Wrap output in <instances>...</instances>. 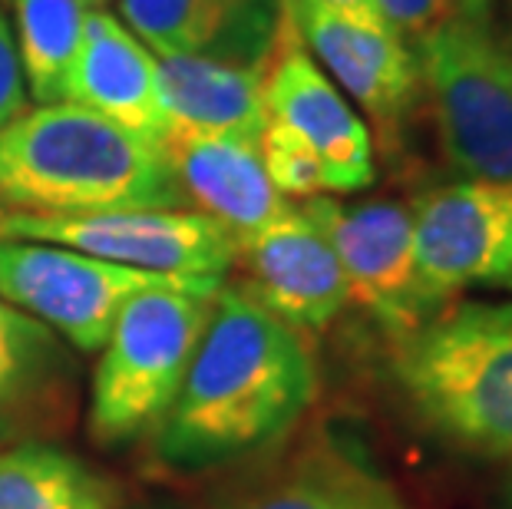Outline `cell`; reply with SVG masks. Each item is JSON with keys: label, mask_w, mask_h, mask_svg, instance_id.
<instances>
[{"label": "cell", "mask_w": 512, "mask_h": 509, "mask_svg": "<svg viewBox=\"0 0 512 509\" xmlns=\"http://www.w3.org/2000/svg\"><path fill=\"white\" fill-rule=\"evenodd\" d=\"M288 20L304 47L314 50L324 70L370 116L380 139L394 146L423 93L410 43L387 24H364L324 0H291Z\"/></svg>", "instance_id": "cell-10"}, {"label": "cell", "mask_w": 512, "mask_h": 509, "mask_svg": "<svg viewBox=\"0 0 512 509\" xmlns=\"http://www.w3.org/2000/svg\"><path fill=\"white\" fill-rule=\"evenodd\" d=\"M119 209H189L159 143L76 103L24 110L0 129V212Z\"/></svg>", "instance_id": "cell-2"}, {"label": "cell", "mask_w": 512, "mask_h": 509, "mask_svg": "<svg viewBox=\"0 0 512 509\" xmlns=\"http://www.w3.org/2000/svg\"><path fill=\"white\" fill-rule=\"evenodd\" d=\"M258 153L261 162H265L271 186L285 199H314L321 192H328L318 153L281 119L268 116L265 133L258 139Z\"/></svg>", "instance_id": "cell-21"}, {"label": "cell", "mask_w": 512, "mask_h": 509, "mask_svg": "<svg viewBox=\"0 0 512 509\" xmlns=\"http://www.w3.org/2000/svg\"><path fill=\"white\" fill-rule=\"evenodd\" d=\"M90 10H106V4H113V0H83Z\"/></svg>", "instance_id": "cell-27"}, {"label": "cell", "mask_w": 512, "mask_h": 509, "mask_svg": "<svg viewBox=\"0 0 512 509\" xmlns=\"http://www.w3.org/2000/svg\"><path fill=\"white\" fill-rule=\"evenodd\" d=\"M453 10L466 20H476V24H493V10L496 0H450Z\"/></svg>", "instance_id": "cell-26"}, {"label": "cell", "mask_w": 512, "mask_h": 509, "mask_svg": "<svg viewBox=\"0 0 512 509\" xmlns=\"http://www.w3.org/2000/svg\"><path fill=\"white\" fill-rule=\"evenodd\" d=\"M394 374L420 420L489 460H512V301H463L397 341Z\"/></svg>", "instance_id": "cell-3"}, {"label": "cell", "mask_w": 512, "mask_h": 509, "mask_svg": "<svg viewBox=\"0 0 512 509\" xmlns=\"http://www.w3.org/2000/svg\"><path fill=\"white\" fill-rule=\"evenodd\" d=\"M232 509H347L344 460L318 457L291 476L242 496Z\"/></svg>", "instance_id": "cell-20"}, {"label": "cell", "mask_w": 512, "mask_h": 509, "mask_svg": "<svg viewBox=\"0 0 512 509\" xmlns=\"http://www.w3.org/2000/svg\"><path fill=\"white\" fill-rule=\"evenodd\" d=\"M179 278L185 275L139 272L63 245L0 238V298L83 354L103 348L129 298Z\"/></svg>", "instance_id": "cell-8"}, {"label": "cell", "mask_w": 512, "mask_h": 509, "mask_svg": "<svg viewBox=\"0 0 512 509\" xmlns=\"http://www.w3.org/2000/svg\"><path fill=\"white\" fill-rule=\"evenodd\" d=\"M374 4L384 24L410 43L423 40L430 30H437L443 20L456 14L450 0H374Z\"/></svg>", "instance_id": "cell-22"}, {"label": "cell", "mask_w": 512, "mask_h": 509, "mask_svg": "<svg viewBox=\"0 0 512 509\" xmlns=\"http://www.w3.org/2000/svg\"><path fill=\"white\" fill-rule=\"evenodd\" d=\"M265 103L268 116L291 126L318 153L328 192H361L377 179L367 123L311 60L294 24H285L265 67Z\"/></svg>", "instance_id": "cell-11"}, {"label": "cell", "mask_w": 512, "mask_h": 509, "mask_svg": "<svg viewBox=\"0 0 512 509\" xmlns=\"http://www.w3.org/2000/svg\"><path fill=\"white\" fill-rule=\"evenodd\" d=\"M10 10L30 96L40 106L67 103L90 7L83 0H10Z\"/></svg>", "instance_id": "cell-19"}, {"label": "cell", "mask_w": 512, "mask_h": 509, "mask_svg": "<svg viewBox=\"0 0 512 509\" xmlns=\"http://www.w3.org/2000/svg\"><path fill=\"white\" fill-rule=\"evenodd\" d=\"M410 209L420 278L440 305L473 285L512 291V186L443 182Z\"/></svg>", "instance_id": "cell-9"}, {"label": "cell", "mask_w": 512, "mask_h": 509, "mask_svg": "<svg viewBox=\"0 0 512 509\" xmlns=\"http://www.w3.org/2000/svg\"><path fill=\"white\" fill-rule=\"evenodd\" d=\"M344 493H347V509H410L397 496L394 486L347 460H344Z\"/></svg>", "instance_id": "cell-24"}, {"label": "cell", "mask_w": 512, "mask_h": 509, "mask_svg": "<svg viewBox=\"0 0 512 509\" xmlns=\"http://www.w3.org/2000/svg\"><path fill=\"white\" fill-rule=\"evenodd\" d=\"M503 509H512V476H509V483H506V493H503Z\"/></svg>", "instance_id": "cell-28"}, {"label": "cell", "mask_w": 512, "mask_h": 509, "mask_svg": "<svg viewBox=\"0 0 512 509\" xmlns=\"http://www.w3.org/2000/svg\"><path fill=\"white\" fill-rule=\"evenodd\" d=\"M222 285L225 278H179L126 301L90 381L93 443L126 447L162 424Z\"/></svg>", "instance_id": "cell-4"}, {"label": "cell", "mask_w": 512, "mask_h": 509, "mask_svg": "<svg viewBox=\"0 0 512 509\" xmlns=\"http://www.w3.org/2000/svg\"><path fill=\"white\" fill-rule=\"evenodd\" d=\"M119 20L159 57L265 70L285 24L281 0H119Z\"/></svg>", "instance_id": "cell-13"}, {"label": "cell", "mask_w": 512, "mask_h": 509, "mask_svg": "<svg viewBox=\"0 0 512 509\" xmlns=\"http://www.w3.org/2000/svg\"><path fill=\"white\" fill-rule=\"evenodd\" d=\"M27 93H24V67L14 40V27L0 10V129L24 113Z\"/></svg>", "instance_id": "cell-23"}, {"label": "cell", "mask_w": 512, "mask_h": 509, "mask_svg": "<svg viewBox=\"0 0 512 509\" xmlns=\"http://www.w3.org/2000/svg\"><path fill=\"white\" fill-rule=\"evenodd\" d=\"M116 480L50 440L0 450V509H119Z\"/></svg>", "instance_id": "cell-18"}, {"label": "cell", "mask_w": 512, "mask_h": 509, "mask_svg": "<svg viewBox=\"0 0 512 509\" xmlns=\"http://www.w3.org/2000/svg\"><path fill=\"white\" fill-rule=\"evenodd\" d=\"M324 4L341 10V14L354 17V20H364V24H384V17H380L374 0H324Z\"/></svg>", "instance_id": "cell-25"}, {"label": "cell", "mask_w": 512, "mask_h": 509, "mask_svg": "<svg viewBox=\"0 0 512 509\" xmlns=\"http://www.w3.org/2000/svg\"><path fill=\"white\" fill-rule=\"evenodd\" d=\"M67 103L113 119L116 126L166 143L169 123L159 100V63L152 50L110 10H90Z\"/></svg>", "instance_id": "cell-16"}, {"label": "cell", "mask_w": 512, "mask_h": 509, "mask_svg": "<svg viewBox=\"0 0 512 509\" xmlns=\"http://www.w3.org/2000/svg\"><path fill=\"white\" fill-rule=\"evenodd\" d=\"M76 414V367L60 334L0 298V450L47 440Z\"/></svg>", "instance_id": "cell-15"}, {"label": "cell", "mask_w": 512, "mask_h": 509, "mask_svg": "<svg viewBox=\"0 0 512 509\" xmlns=\"http://www.w3.org/2000/svg\"><path fill=\"white\" fill-rule=\"evenodd\" d=\"M166 159L192 212L232 235L235 248L275 225L291 205L271 186L258 143L238 136H166Z\"/></svg>", "instance_id": "cell-14"}, {"label": "cell", "mask_w": 512, "mask_h": 509, "mask_svg": "<svg viewBox=\"0 0 512 509\" xmlns=\"http://www.w3.org/2000/svg\"><path fill=\"white\" fill-rule=\"evenodd\" d=\"M156 63L169 136H238L258 143L268 126L265 70L205 57H159Z\"/></svg>", "instance_id": "cell-17"}, {"label": "cell", "mask_w": 512, "mask_h": 509, "mask_svg": "<svg viewBox=\"0 0 512 509\" xmlns=\"http://www.w3.org/2000/svg\"><path fill=\"white\" fill-rule=\"evenodd\" d=\"M314 397L318 367L301 331L245 288L222 285L179 394L152 430L156 460L179 473L228 467L288 437Z\"/></svg>", "instance_id": "cell-1"}, {"label": "cell", "mask_w": 512, "mask_h": 509, "mask_svg": "<svg viewBox=\"0 0 512 509\" xmlns=\"http://www.w3.org/2000/svg\"><path fill=\"white\" fill-rule=\"evenodd\" d=\"M446 162L512 186V43L460 14L413 43Z\"/></svg>", "instance_id": "cell-5"}, {"label": "cell", "mask_w": 512, "mask_h": 509, "mask_svg": "<svg viewBox=\"0 0 512 509\" xmlns=\"http://www.w3.org/2000/svg\"><path fill=\"white\" fill-rule=\"evenodd\" d=\"M0 238L47 242L152 275L225 278L238 248L222 225L192 209H119L90 215L0 212Z\"/></svg>", "instance_id": "cell-6"}, {"label": "cell", "mask_w": 512, "mask_h": 509, "mask_svg": "<svg viewBox=\"0 0 512 509\" xmlns=\"http://www.w3.org/2000/svg\"><path fill=\"white\" fill-rule=\"evenodd\" d=\"M298 209L331 242L347 281V298L364 308L390 338H410L446 308L420 278L410 205L390 199L344 205L314 196Z\"/></svg>", "instance_id": "cell-7"}, {"label": "cell", "mask_w": 512, "mask_h": 509, "mask_svg": "<svg viewBox=\"0 0 512 509\" xmlns=\"http://www.w3.org/2000/svg\"><path fill=\"white\" fill-rule=\"evenodd\" d=\"M245 291L294 331H324L347 308V281L331 242L298 205L238 248Z\"/></svg>", "instance_id": "cell-12"}]
</instances>
